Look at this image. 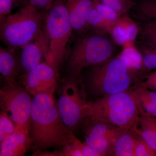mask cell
<instances>
[{
	"instance_id": "9a60e30c",
	"label": "cell",
	"mask_w": 156,
	"mask_h": 156,
	"mask_svg": "<svg viewBox=\"0 0 156 156\" xmlns=\"http://www.w3.org/2000/svg\"><path fill=\"white\" fill-rule=\"evenodd\" d=\"M136 136L132 129H119L114 141L112 156H134Z\"/></svg>"
},
{
	"instance_id": "7402d4cb",
	"label": "cell",
	"mask_w": 156,
	"mask_h": 156,
	"mask_svg": "<svg viewBox=\"0 0 156 156\" xmlns=\"http://www.w3.org/2000/svg\"><path fill=\"white\" fill-rule=\"evenodd\" d=\"M142 71H150L156 69V48L148 47L143 55Z\"/></svg>"
},
{
	"instance_id": "cb8c5ba5",
	"label": "cell",
	"mask_w": 156,
	"mask_h": 156,
	"mask_svg": "<svg viewBox=\"0 0 156 156\" xmlns=\"http://www.w3.org/2000/svg\"><path fill=\"white\" fill-rule=\"evenodd\" d=\"M134 156H156L155 152L145 140L136 134Z\"/></svg>"
},
{
	"instance_id": "4fadbf2b",
	"label": "cell",
	"mask_w": 156,
	"mask_h": 156,
	"mask_svg": "<svg viewBox=\"0 0 156 156\" xmlns=\"http://www.w3.org/2000/svg\"><path fill=\"white\" fill-rule=\"evenodd\" d=\"M73 30L82 31L88 24L89 14L94 8V0H63Z\"/></svg>"
},
{
	"instance_id": "44dd1931",
	"label": "cell",
	"mask_w": 156,
	"mask_h": 156,
	"mask_svg": "<svg viewBox=\"0 0 156 156\" xmlns=\"http://www.w3.org/2000/svg\"><path fill=\"white\" fill-rule=\"evenodd\" d=\"M94 8L102 17L110 23L115 24L118 20V13L108 6L94 0Z\"/></svg>"
},
{
	"instance_id": "7a4b0ae2",
	"label": "cell",
	"mask_w": 156,
	"mask_h": 156,
	"mask_svg": "<svg viewBox=\"0 0 156 156\" xmlns=\"http://www.w3.org/2000/svg\"><path fill=\"white\" fill-rule=\"evenodd\" d=\"M140 113L131 89L101 97L86 104L84 119L100 121L119 129H133Z\"/></svg>"
},
{
	"instance_id": "f1b7e54d",
	"label": "cell",
	"mask_w": 156,
	"mask_h": 156,
	"mask_svg": "<svg viewBox=\"0 0 156 156\" xmlns=\"http://www.w3.org/2000/svg\"><path fill=\"white\" fill-rule=\"evenodd\" d=\"M128 42H132L136 39L138 33V29L136 24L132 22L123 23Z\"/></svg>"
},
{
	"instance_id": "3957f363",
	"label": "cell",
	"mask_w": 156,
	"mask_h": 156,
	"mask_svg": "<svg viewBox=\"0 0 156 156\" xmlns=\"http://www.w3.org/2000/svg\"><path fill=\"white\" fill-rule=\"evenodd\" d=\"M45 15L31 4L26 5L1 23V38L9 50L22 48L42 30Z\"/></svg>"
},
{
	"instance_id": "30bf717a",
	"label": "cell",
	"mask_w": 156,
	"mask_h": 156,
	"mask_svg": "<svg viewBox=\"0 0 156 156\" xmlns=\"http://www.w3.org/2000/svg\"><path fill=\"white\" fill-rule=\"evenodd\" d=\"M87 123L85 142L101 156L109 155L119 128L100 121L87 120Z\"/></svg>"
},
{
	"instance_id": "5bb4252c",
	"label": "cell",
	"mask_w": 156,
	"mask_h": 156,
	"mask_svg": "<svg viewBox=\"0 0 156 156\" xmlns=\"http://www.w3.org/2000/svg\"><path fill=\"white\" fill-rule=\"evenodd\" d=\"M140 115L156 118V91L140 84L131 89Z\"/></svg>"
},
{
	"instance_id": "8992f818",
	"label": "cell",
	"mask_w": 156,
	"mask_h": 156,
	"mask_svg": "<svg viewBox=\"0 0 156 156\" xmlns=\"http://www.w3.org/2000/svg\"><path fill=\"white\" fill-rule=\"evenodd\" d=\"M113 51L111 42L102 36L84 37L77 43L69 57V69L71 75H79L84 68L102 64L110 58Z\"/></svg>"
},
{
	"instance_id": "8fae6325",
	"label": "cell",
	"mask_w": 156,
	"mask_h": 156,
	"mask_svg": "<svg viewBox=\"0 0 156 156\" xmlns=\"http://www.w3.org/2000/svg\"><path fill=\"white\" fill-rule=\"evenodd\" d=\"M21 49L20 64L27 73L43 62V58L46 59L49 49V40L45 30H42Z\"/></svg>"
},
{
	"instance_id": "ac0fdd59",
	"label": "cell",
	"mask_w": 156,
	"mask_h": 156,
	"mask_svg": "<svg viewBox=\"0 0 156 156\" xmlns=\"http://www.w3.org/2000/svg\"><path fill=\"white\" fill-rule=\"evenodd\" d=\"M119 57L132 71L136 73L138 71L142 70L143 56L130 42L125 45Z\"/></svg>"
},
{
	"instance_id": "f546056e",
	"label": "cell",
	"mask_w": 156,
	"mask_h": 156,
	"mask_svg": "<svg viewBox=\"0 0 156 156\" xmlns=\"http://www.w3.org/2000/svg\"><path fill=\"white\" fill-rule=\"evenodd\" d=\"M30 4L38 10L48 11L56 0H29Z\"/></svg>"
},
{
	"instance_id": "d4e9b609",
	"label": "cell",
	"mask_w": 156,
	"mask_h": 156,
	"mask_svg": "<svg viewBox=\"0 0 156 156\" xmlns=\"http://www.w3.org/2000/svg\"><path fill=\"white\" fill-rule=\"evenodd\" d=\"M112 34L115 41L119 45H125L129 43L123 23L116 22L112 29Z\"/></svg>"
},
{
	"instance_id": "52a82bcc",
	"label": "cell",
	"mask_w": 156,
	"mask_h": 156,
	"mask_svg": "<svg viewBox=\"0 0 156 156\" xmlns=\"http://www.w3.org/2000/svg\"><path fill=\"white\" fill-rule=\"evenodd\" d=\"M29 93L18 84L9 85L0 91L2 112L11 118L19 127L30 132V113L33 99Z\"/></svg>"
},
{
	"instance_id": "ba28073f",
	"label": "cell",
	"mask_w": 156,
	"mask_h": 156,
	"mask_svg": "<svg viewBox=\"0 0 156 156\" xmlns=\"http://www.w3.org/2000/svg\"><path fill=\"white\" fill-rule=\"evenodd\" d=\"M87 103L84 88L79 83L71 81L65 84L57 105L62 122L71 131L84 119Z\"/></svg>"
},
{
	"instance_id": "1f68e13d",
	"label": "cell",
	"mask_w": 156,
	"mask_h": 156,
	"mask_svg": "<svg viewBox=\"0 0 156 156\" xmlns=\"http://www.w3.org/2000/svg\"><path fill=\"white\" fill-rule=\"evenodd\" d=\"M80 150L83 156H101L100 154L86 142L81 143Z\"/></svg>"
},
{
	"instance_id": "9c48e42d",
	"label": "cell",
	"mask_w": 156,
	"mask_h": 156,
	"mask_svg": "<svg viewBox=\"0 0 156 156\" xmlns=\"http://www.w3.org/2000/svg\"><path fill=\"white\" fill-rule=\"evenodd\" d=\"M58 70L45 61L26 73L23 83L34 96L40 94H53L57 87Z\"/></svg>"
},
{
	"instance_id": "e575fe53",
	"label": "cell",
	"mask_w": 156,
	"mask_h": 156,
	"mask_svg": "<svg viewBox=\"0 0 156 156\" xmlns=\"http://www.w3.org/2000/svg\"></svg>"
},
{
	"instance_id": "ffe728a7",
	"label": "cell",
	"mask_w": 156,
	"mask_h": 156,
	"mask_svg": "<svg viewBox=\"0 0 156 156\" xmlns=\"http://www.w3.org/2000/svg\"><path fill=\"white\" fill-rule=\"evenodd\" d=\"M17 125L10 117L4 112L0 114V142L16 131Z\"/></svg>"
},
{
	"instance_id": "484cf974",
	"label": "cell",
	"mask_w": 156,
	"mask_h": 156,
	"mask_svg": "<svg viewBox=\"0 0 156 156\" xmlns=\"http://www.w3.org/2000/svg\"><path fill=\"white\" fill-rule=\"evenodd\" d=\"M107 22L95 8H93L89 14L88 24L94 27H102L106 25Z\"/></svg>"
},
{
	"instance_id": "4316f807",
	"label": "cell",
	"mask_w": 156,
	"mask_h": 156,
	"mask_svg": "<svg viewBox=\"0 0 156 156\" xmlns=\"http://www.w3.org/2000/svg\"><path fill=\"white\" fill-rule=\"evenodd\" d=\"M140 85L147 89L156 91V71L144 77L140 80Z\"/></svg>"
},
{
	"instance_id": "5b68a950",
	"label": "cell",
	"mask_w": 156,
	"mask_h": 156,
	"mask_svg": "<svg viewBox=\"0 0 156 156\" xmlns=\"http://www.w3.org/2000/svg\"><path fill=\"white\" fill-rule=\"evenodd\" d=\"M45 15V31L49 40L45 61L58 70L73 30L63 0H56Z\"/></svg>"
},
{
	"instance_id": "603a6c76",
	"label": "cell",
	"mask_w": 156,
	"mask_h": 156,
	"mask_svg": "<svg viewBox=\"0 0 156 156\" xmlns=\"http://www.w3.org/2000/svg\"><path fill=\"white\" fill-rule=\"evenodd\" d=\"M143 37L148 47L156 48V20L149 23L146 26Z\"/></svg>"
},
{
	"instance_id": "2e32d148",
	"label": "cell",
	"mask_w": 156,
	"mask_h": 156,
	"mask_svg": "<svg viewBox=\"0 0 156 156\" xmlns=\"http://www.w3.org/2000/svg\"><path fill=\"white\" fill-rule=\"evenodd\" d=\"M0 72L9 85L17 84L19 67L13 52L1 47Z\"/></svg>"
},
{
	"instance_id": "277c9868",
	"label": "cell",
	"mask_w": 156,
	"mask_h": 156,
	"mask_svg": "<svg viewBox=\"0 0 156 156\" xmlns=\"http://www.w3.org/2000/svg\"><path fill=\"white\" fill-rule=\"evenodd\" d=\"M96 66L89 76V86L100 97L130 90L140 84L135 73L119 56Z\"/></svg>"
},
{
	"instance_id": "d6986e66",
	"label": "cell",
	"mask_w": 156,
	"mask_h": 156,
	"mask_svg": "<svg viewBox=\"0 0 156 156\" xmlns=\"http://www.w3.org/2000/svg\"><path fill=\"white\" fill-rule=\"evenodd\" d=\"M82 141L77 138L72 131L62 146V151L66 156H83L80 149Z\"/></svg>"
},
{
	"instance_id": "4dcf8cb0",
	"label": "cell",
	"mask_w": 156,
	"mask_h": 156,
	"mask_svg": "<svg viewBox=\"0 0 156 156\" xmlns=\"http://www.w3.org/2000/svg\"><path fill=\"white\" fill-rule=\"evenodd\" d=\"M102 3L111 8L117 13L122 11L123 6L122 0H102Z\"/></svg>"
},
{
	"instance_id": "83f0119b",
	"label": "cell",
	"mask_w": 156,
	"mask_h": 156,
	"mask_svg": "<svg viewBox=\"0 0 156 156\" xmlns=\"http://www.w3.org/2000/svg\"><path fill=\"white\" fill-rule=\"evenodd\" d=\"M14 0H0V20L1 23L5 19L6 16L11 12Z\"/></svg>"
},
{
	"instance_id": "836d02e7",
	"label": "cell",
	"mask_w": 156,
	"mask_h": 156,
	"mask_svg": "<svg viewBox=\"0 0 156 156\" xmlns=\"http://www.w3.org/2000/svg\"><path fill=\"white\" fill-rule=\"evenodd\" d=\"M149 14L151 17L156 18V2L152 3L150 7Z\"/></svg>"
},
{
	"instance_id": "e0dca14e",
	"label": "cell",
	"mask_w": 156,
	"mask_h": 156,
	"mask_svg": "<svg viewBox=\"0 0 156 156\" xmlns=\"http://www.w3.org/2000/svg\"><path fill=\"white\" fill-rule=\"evenodd\" d=\"M132 129L156 154V118L140 115L136 126Z\"/></svg>"
},
{
	"instance_id": "6da1fadb",
	"label": "cell",
	"mask_w": 156,
	"mask_h": 156,
	"mask_svg": "<svg viewBox=\"0 0 156 156\" xmlns=\"http://www.w3.org/2000/svg\"><path fill=\"white\" fill-rule=\"evenodd\" d=\"M30 120V136L35 151L62 147L71 131L62 120L53 94L34 96Z\"/></svg>"
},
{
	"instance_id": "d6a6232c",
	"label": "cell",
	"mask_w": 156,
	"mask_h": 156,
	"mask_svg": "<svg viewBox=\"0 0 156 156\" xmlns=\"http://www.w3.org/2000/svg\"><path fill=\"white\" fill-rule=\"evenodd\" d=\"M31 156H64L62 151H55L51 152L49 151H35Z\"/></svg>"
},
{
	"instance_id": "7c38bea8",
	"label": "cell",
	"mask_w": 156,
	"mask_h": 156,
	"mask_svg": "<svg viewBox=\"0 0 156 156\" xmlns=\"http://www.w3.org/2000/svg\"><path fill=\"white\" fill-rule=\"evenodd\" d=\"M0 143L1 156H23L31 146L30 132L19 127Z\"/></svg>"
}]
</instances>
